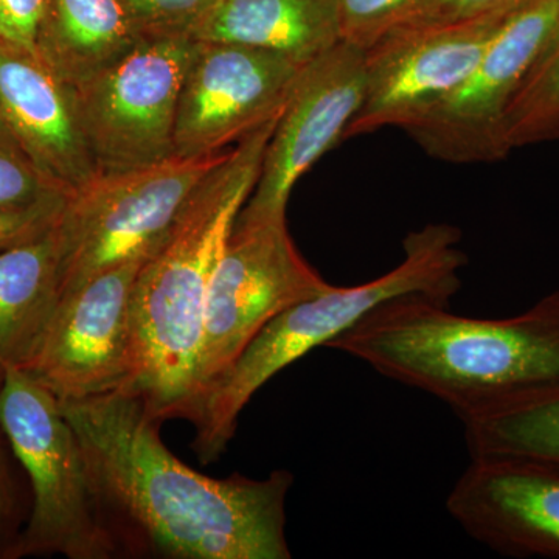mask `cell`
<instances>
[{
	"instance_id": "obj_1",
	"label": "cell",
	"mask_w": 559,
	"mask_h": 559,
	"mask_svg": "<svg viewBox=\"0 0 559 559\" xmlns=\"http://www.w3.org/2000/svg\"><path fill=\"white\" fill-rule=\"evenodd\" d=\"M100 502L138 525L160 554L180 559H289L286 498L294 477L213 479L162 441L142 401L114 392L68 401Z\"/></svg>"
},
{
	"instance_id": "obj_2",
	"label": "cell",
	"mask_w": 559,
	"mask_h": 559,
	"mask_svg": "<svg viewBox=\"0 0 559 559\" xmlns=\"http://www.w3.org/2000/svg\"><path fill=\"white\" fill-rule=\"evenodd\" d=\"M450 305L421 294L382 301L326 348L436 396L460 421L559 392V290L507 319Z\"/></svg>"
},
{
	"instance_id": "obj_3",
	"label": "cell",
	"mask_w": 559,
	"mask_h": 559,
	"mask_svg": "<svg viewBox=\"0 0 559 559\" xmlns=\"http://www.w3.org/2000/svg\"><path fill=\"white\" fill-rule=\"evenodd\" d=\"M282 114V112H280ZM240 140L209 173L132 290L135 370L128 395L156 423L193 419L200 403L198 362L210 282L235 218L259 180L278 117Z\"/></svg>"
},
{
	"instance_id": "obj_4",
	"label": "cell",
	"mask_w": 559,
	"mask_h": 559,
	"mask_svg": "<svg viewBox=\"0 0 559 559\" xmlns=\"http://www.w3.org/2000/svg\"><path fill=\"white\" fill-rule=\"evenodd\" d=\"M462 231L450 224H428L403 242L404 259L388 274L358 286H331L270 320L229 369L210 382L197 414L194 450L213 462L234 439L241 411L278 371L352 329L382 301L421 294L451 304L462 289L460 271L468 257L459 248Z\"/></svg>"
},
{
	"instance_id": "obj_5",
	"label": "cell",
	"mask_w": 559,
	"mask_h": 559,
	"mask_svg": "<svg viewBox=\"0 0 559 559\" xmlns=\"http://www.w3.org/2000/svg\"><path fill=\"white\" fill-rule=\"evenodd\" d=\"M0 426L31 477L27 527L5 557L105 559L116 551L100 518L86 455L60 400L24 369L0 373Z\"/></svg>"
},
{
	"instance_id": "obj_6",
	"label": "cell",
	"mask_w": 559,
	"mask_h": 559,
	"mask_svg": "<svg viewBox=\"0 0 559 559\" xmlns=\"http://www.w3.org/2000/svg\"><path fill=\"white\" fill-rule=\"evenodd\" d=\"M230 150L200 157L102 173L68 198L55 229L61 257V296L100 272L146 260L167 240L187 202Z\"/></svg>"
},
{
	"instance_id": "obj_7",
	"label": "cell",
	"mask_w": 559,
	"mask_h": 559,
	"mask_svg": "<svg viewBox=\"0 0 559 559\" xmlns=\"http://www.w3.org/2000/svg\"><path fill=\"white\" fill-rule=\"evenodd\" d=\"M197 44L189 35L145 38L73 87L98 175L148 167L173 156L180 90Z\"/></svg>"
},
{
	"instance_id": "obj_8",
	"label": "cell",
	"mask_w": 559,
	"mask_h": 559,
	"mask_svg": "<svg viewBox=\"0 0 559 559\" xmlns=\"http://www.w3.org/2000/svg\"><path fill=\"white\" fill-rule=\"evenodd\" d=\"M331 286L300 255L286 218H235L205 304L200 400L270 320Z\"/></svg>"
},
{
	"instance_id": "obj_9",
	"label": "cell",
	"mask_w": 559,
	"mask_h": 559,
	"mask_svg": "<svg viewBox=\"0 0 559 559\" xmlns=\"http://www.w3.org/2000/svg\"><path fill=\"white\" fill-rule=\"evenodd\" d=\"M507 16L414 22L364 50L366 94L342 140L406 131L428 116L468 79Z\"/></svg>"
},
{
	"instance_id": "obj_10",
	"label": "cell",
	"mask_w": 559,
	"mask_h": 559,
	"mask_svg": "<svg viewBox=\"0 0 559 559\" xmlns=\"http://www.w3.org/2000/svg\"><path fill=\"white\" fill-rule=\"evenodd\" d=\"M559 24V0L510 13L468 79L406 132L430 157L487 164L509 156L503 121L525 73Z\"/></svg>"
},
{
	"instance_id": "obj_11",
	"label": "cell",
	"mask_w": 559,
	"mask_h": 559,
	"mask_svg": "<svg viewBox=\"0 0 559 559\" xmlns=\"http://www.w3.org/2000/svg\"><path fill=\"white\" fill-rule=\"evenodd\" d=\"M143 261L110 267L62 294L35 359L24 369L61 403L130 389L132 290Z\"/></svg>"
},
{
	"instance_id": "obj_12",
	"label": "cell",
	"mask_w": 559,
	"mask_h": 559,
	"mask_svg": "<svg viewBox=\"0 0 559 559\" xmlns=\"http://www.w3.org/2000/svg\"><path fill=\"white\" fill-rule=\"evenodd\" d=\"M304 66L240 44L198 40L180 90L173 156L221 153L275 119Z\"/></svg>"
},
{
	"instance_id": "obj_13",
	"label": "cell",
	"mask_w": 559,
	"mask_h": 559,
	"mask_svg": "<svg viewBox=\"0 0 559 559\" xmlns=\"http://www.w3.org/2000/svg\"><path fill=\"white\" fill-rule=\"evenodd\" d=\"M366 94V53L337 44L304 66L272 132L259 180L238 219L286 218L290 191L341 142Z\"/></svg>"
},
{
	"instance_id": "obj_14",
	"label": "cell",
	"mask_w": 559,
	"mask_h": 559,
	"mask_svg": "<svg viewBox=\"0 0 559 559\" xmlns=\"http://www.w3.org/2000/svg\"><path fill=\"white\" fill-rule=\"evenodd\" d=\"M471 538L511 558L559 559V469L516 459H471L447 499Z\"/></svg>"
},
{
	"instance_id": "obj_15",
	"label": "cell",
	"mask_w": 559,
	"mask_h": 559,
	"mask_svg": "<svg viewBox=\"0 0 559 559\" xmlns=\"http://www.w3.org/2000/svg\"><path fill=\"white\" fill-rule=\"evenodd\" d=\"M0 119L66 198L97 178L75 90L36 50L0 39Z\"/></svg>"
},
{
	"instance_id": "obj_16",
	"label": "cell",
	"mask_w": 559,
	"mask_h": 559,
	"mask_svg": "<svg viewBox=\"0 0 559 559\" xmlns=\"http://www.w3.org/2000/svg\"><path fill=\"white\" fill-rule=\"evenodd\" d=\"M190 36L308 64L341 43L340 0H215Z\"/></svg>"
},
{
	"instance_id": "obj_17",
	"label": "cell",
	"mask_w": 559,
	"mask_h": 559,
	"mask_svg": "<svg viewBox=\"0 0 559 559\" xmlns=\"http://www.w3.org/2000/svg\"><path fill=\"white\" fill-rule=\"evenodd\" d=\"M55 224L39 237L0 252V373L31 366L60 304Z\"/></svg>"
},
{
	"instance_id": "obj_18",
	"label": "cell",
	"mask_w": 559,
	"mask_h": 559,
	"mask_svg": "<svg viewBox=\"0 0 559 559\" xmlns=\"http://www.w3.org/2000/svg\"><path fill=\"white\" fill-rule=\"evenodd\" d=\"M143 39L123 0H44L36 53L75 87Z\"/></svg>"
},
{
	"instance_id": "obj_19",
	"label": "cell",
	"mask_w": 559,
	"mask_h": 559,
	"mask_svg": "<svg viewBox=\"0 0 559 559\" xmlns=\"http://www.w3.org/2000/svg\"><path fill=\"white\" fill-rule=\"evenodd\" d=\"M471 459H516L559 469V392L465 419Z\"/></svg>"
},
{
	"instance_id": "obj_20",
	"label": "cell",
	"mask_w": 559,
	"mask_h": 559,
	"mask_svg": "<svg viewBox=\"0 0 559 559\" xmlns=\"http://www.w3.org/2000/svg\"><path fill=\"white\" fill-rule=\"evenodd\" d=\"M555 139H559V24L530 66L503 121L509 153Z\"/></svg>"
},
{
	"instance_id": "obj_21",
	"label": "cell",
	"mask_w": 559,
	"mask_h": 559,
	"mask_svg": "<svg viewBox=\"0 0 559 559\" xmlns=\"http://www.w3.org/2000/svg\"><path fill=\"white\" fill-rule=\"evenodd\" d=\"M66 201L68 198L51 186L9 124L0 119V209H60Z\"/></svg>"
},
{
	"instance_id": "obj_22",
	"label": "cell",
	"mask_w": 559,
	"mask_h": 559,
	"mask_svg": "<svg viewBox=\"0 0 559 559\" xmlns=\"http://www.w3.org/2000/svg\"><path fill=\"white\" fill-rule=\"evenodd\" d=\"M439 0H340L342 43L370 49L388 33L428 20Z\"/></svg>"
},
{
	"instance_id": "obj_23",
	"label": "cell",
	"mask_w": 559,
	"mask_h": 559,
	"mask_svg": "<svg viewBox=\"0 0 559 559\" xmlns=\"http://www.w3.org/2000/svg\"><path fill=\"white\" fill-rule=\"evenodd\" d=\"M215 0H123L145 38L189 35Z\"/></svg>"
},
{
	"instance_id": "obj_24",
	"label": "cell",
	"mask_w": 559,
	"mask_h": 559,
	"mask_svg": "<svg viewBox=\"0 0 559 559\" xmlns=\"http://www.w3.org/2000/svg\"><path fill=\"white\" fill-rule=\"evenodd\" d=\"M44 0H0V39L36 50Z\"/></svg>"
},
{
	"instance_id": "obj_25",
	"label": "cell",
	"mask_w": 559,
	"mask_h": 559,
	"mask_svg": "<svg viewBox=\"0 0 559 559\" xmlns=\"http://www.w3.org/2000/svg\"><path fill=\"white\" fill-rule=\"evenodd\" d=\"M62 207L31 210V212L0 209V252L49 230L57 223Z\"/></svg>"
},
{
	"instance_id": "obj_26",
	"label": "cell",
	"mask_w": 559,
	"mask_h": 559,
	"mask_svg": "<svg viewBox=\"0 0 559 559\" xmlns=\"http://www.w3.org/2000/svg\"><path fill=\"white\" fill-rule=\"evenodd\" d=\"M538 0H439L425 21H462L507 16ZM421 22V21H419Z\"/></svg>"
},
{
	"instance_id": "obj_27",
	"label": "cell",
	"mask_w": 559,
	"mask_h": 559,
	"mask_svg": "<svg viewBox=\"0 0 559 559\" xmlns=\"http://www.w3.org/2000/svg\"><path fill=\"white\" fill-rule=\"evenodd\" d=\"M11 510H13V502H11L9 480H7L5 471L0 463V554H3V557L9 549V543L5 540L11 521Z\"/></svg>"
}]
</instances>
